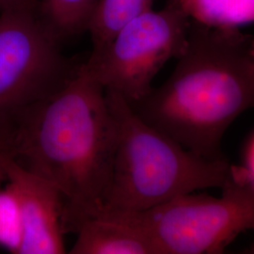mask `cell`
I'll return each instance as SVG.
<instances>
[{"label": "cell", "instance_id": "obj_14", "mask_svg": "<svg viewBox=\"0 0 254 254\" xmlns=\"http://www.w3.org/2000/svg\"><path fill=\"white\" fill-rule=\"evenodd\" d=\"M10 157L12 156L9 150L5 148H0V187H2L3 183H6L7 181L6 166Z\"/></svg>", "mask_w": 254, "mask_h": 254}, {"label": "cell", "instance_id": "obj_15", "mask_svg": "<svg viewBox=\"0 0 254 254\" xmlns=\"http://www.w3.org/2000/svg\"><path fill=\"white\" fill-rule=\"evenodd\" d=\"M35 4L34 0H0V12Z\"/></svg>", "mask_w": 254, "mask_h": 254}, {"label": "cell", "instance_id": "obj_4", "mask_svg": "<svg viewBox=\"0 0 254 254\" xmlns=\"http://www.w3.org/2000/svg\"><path fill=\"white\" fill-rule=\"evenodd\" d=\"M63 45L35 4L0 12V143L7 149L19 117L79 72L83 62L66 57Z\"/></svg>", "mask_w": 254, "mask_h": 254}, {"label": "cell", "instance_id": "obj_16", "mask_svg": "<svg viewBox=\"0 0 254 254\" xmlns=\"http://www.w3.org/2000/svg\"><path fill=\"white\" fill-rule=\"evenodd\" d=\"M0 148H5V147L3 146V144H1V143H0ZM5 149H6V148H5Z\"/></svg>", "mask_w": 254, "mask_h": 254}, {"label": "cell", "instance_id": "obj_7", "mask_svg": "<svg viewBox=\"0 0 254 254\" xmlns=\"http://www.w3.org/2000/svg\"><path fill=\"white\" fill-rule=\"evenodd\" d=\"M7 183L18 199L23 240L19 254H66L64 198L52 184L30 173L10 157Z\"/></svg>", "mask_w": 254, "mask_h": 254}, {"label": "cell", "instance_id": "obj_12", "mask_svg": "<svg viewBox=\"0 0 254 254\" xmlns=\"http://www.w3.org/2000/svg\"><path fill=\"white\" fill-rule=\"evenodd\" d=\"M7 183V181H6ZM23 240V222L18 199L7 183L0 187V246L19 254Z\"/></svg>", "mask_w": 254, "mask_h": 254}, {"label": "cell", "instance_id": "obj_5", "mask_svg": "<svg viewBox=\"0 0 254 254\" xmlns=\"http://www.w3.org/2000/svg\"><path fill=\"white\" fill-rule=\"evenodd\" d=\"M219 198L183 194L162 204L125 214L157 254H218L237 236L254 230V186L240 166L231 165Z\"/></svg>", "mask_w": 254, "mask_h": 254}, {"label": "cell", "instance_id": "obj_13", "mask_svg": "<svg viewBox=\"0 0 254 254\" xmlns=\"http://www.w3.org/2000/svg\"><path fill=\"white\" fill-rule=\"evenodd\" d=\"M240 168L248 180L254 186V132L247 140Z\"/></svg>", "mask_w": 254, "mask_h": 254}, {"label": "cell", "instance_id": "obj_1", "mask_svg": "<svg viewBox=\"0 0 254 254\" xmlns=\"http://www.w3.org/2000/svg\"><path fill=\"white\" fill-rule=\"evenodd\" d=\"M117 138L106 91L82 64L62 91L19 117L8 150L16 163L61 192L64 232L76 234L104 209Z\"/></svg>", "mask_w": 254, "mask_h": 254}, {"label": "cell", "instance_id": "obj_2", "mask_svg": "<svg viewBox=\"0 0 254 254\" xmlns=\"http://www.w3.org/2000/svg\"><path fill=\"white\" fill-rule=\"evenodd\" d=\"M163 84L128 103L147 124L209 160L224 159L230 126L254 108V37L191 21L185 52Z\"/></svg>", "mask_w": 254, "mask_h": 254}, {"label": "cell", "instance_id": "obj_10", "mask_svg": "<svg viewBox=\"0 0 254 254\" xmlns=\"http://www.w3.org/2000/svg\"><path fill=\"white\" fill-rule=\"evenodd\" d=\"M40 16L64 44L87 31L100 0H34Z\"/></svg>", "mask_w": 254, "mask_h": 254}, {"label": "cell", "instance_id": "obj_3", "mask_svg": "<svg viewBox=\"0 0 254 254\" xmlns=\"http://www.w3.org/2000/svg\"><path fill=\"white\" fill-rule=\"evenodd\" d=\"M118 138L103 212H139L209 188H222L225 159L209 160L147 124L125 98L106 91Z\"/></svg>", "mask_w": 254, "mask_h": 254}, {"label": "cell", "instance_id": "obj_8", "mask_svg": "<svg viewBox=\"0 0 254 254\" xmlns=\"http://www.w3.org/2000/svg\"><path fill=\"white\" fill-rule=\"evenodd\" d=\"M72 254H157L136 224L122 213L103 212L84 222Z\"/></svg>", "mask_w": 254, "mask_h": 254}, {"label": "cell", "instance_id": "obj_9", "mask_svg": "<svg viewBox=\"0 0 254 254\" xmlns=\"http://www.w3.org/2000/svg\"><path fill=\"white\" fill-rule=\"evenodd\" d=\"M154 0H100L91 14L87 31L92 51L103 49L129 21L153 9Z\"/></svg>", "mask_w": 254, "mask_h": 254}, {"label": "cell", "instance_id": "obj_6", "mask_svg": "<svg viewBox=\"0 0 254 254\" xmlns=\"http://www.w3.org/2000/svg\"><path fill=\"white\" fill-rule=\"evenodd\" d=\"M191 19L175 0L163 9H151L122 27L103 49L91 52L84 68L105 91L128 103L153 89V80L165 64L185 52Z\"/></svg>", "mask_w": 254, "mask_h": 254}, {"label": "cell", "instance_id": "obj_11", "mask_svg": "<svg viewBox=\"0 0 254 254\" xmlns=\"http://www.w3.org/2000/svg\"><path fill=\"white\" fill-rule=\"evenodd\" d=\"M191 21L210 27L254 23V0H175Z\"/></svg>", "mask_w": 254, "mask_h": 254}]
</instances>
